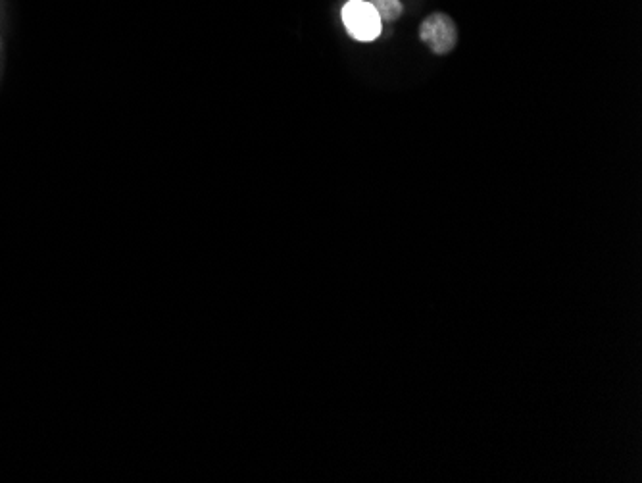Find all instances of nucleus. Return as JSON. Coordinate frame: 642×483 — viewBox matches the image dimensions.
<instances>
[{
  "instance_id": "obj_1",
  "label": "nucleus",
  "mask_w": 642,
  "mask_h": 483,
  "mask_svg": "<svg viewBox=\"0 0 642 483\" xmlns=\"http://www.w3.org/2000/svg\"><path fill=\"white\" fill-rule=\"evenodd\" d=\"M346 31L356 41H373L381 33V20L366 0H348L343 8Z\"/></svg>"
},
{
  "instance_id": "obj_2",
  "label": "nucleus",
  "mask_w": 642,
  "mask_h": 483,
  "mask_svg": "<svg viewBox=\"0 0 642 483\" xmlns=\"http://www.w3.org/2000/svg\"><path fill=\"white\" fill-rule=\"evenodd\" d=\"M421 41L435 54H448L456 47L458 31L448 14H431L420 27Z\"/></svg>"
},
{
  "instance_id": "obj_3",
  "label": "nucleus",
  "mask_w": 642,
  "mask_h": 483,
  "mask_svg": "<svg viewBox=\"0 0 642 483\" xmlns=\"http://www.w3.org/2000/svg\"><path fill=\"white\" fill-rule=\"evenodd\" d=\"M368 2L377 12L381 22H395L396 18H400L404 12V6L400 0H368Z\"/></svg>"
}]
</instances>
